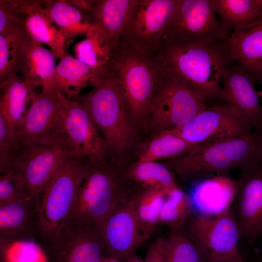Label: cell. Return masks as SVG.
Returning <instances> with one entry per match:
<instances>
[{
	"label": "cell",
	"mask_w": 262,
	"mask_h": 262,
	"mask_svg": "<svg viewBox=\"0 0 262 262\" xmlns=\"http://www.w3.org/2000/svg\"><path fill=\"white\" fill-rule=\"evenodd\" d=\"M222 43L207 45L162 39L156 54L163 73L174 76L207 104L221 101V82L231 63Z\"/></svg>",
	"instance_id": "cell-1"
},
{
	"label": "cell",
	"mask_w": 262,
	"mask_h": 262,
	"mask_svg": "<svg viewBox=\"0 0 262 262\" xmlns=\"http://www.w3.org/2000/svg\"><path fill=\"white\" fill-rule=\"evenodd\" d=\"M90 86L89 92L72 99L86 108L112 151H128L137 133L116 72L110 65L93 71Z\"/></svg>",
	"instance_id": "cell-2"
},
{
	"label": "cell",
	"mask_w": 262,
	"mask_h": 262,
	"mask_svg": "<svg viewBox=\"0 0 262 262\" xmlns=\"http://www.w3.org/2000/svg\"><path fill=\"white\" fill-rule=\"evenodd\" d=\"M130 183L124 170L113 160L99 163L87 159L84 175L65 226L95 227L99 225L136 189L131 187Z\"/></svg>",
	"instance_id": "cell-3"
},
{
	"label": "cell",
	"mask_w": 262,
	"mask_h": 262,
	"mask_svg": "<svg viewBox=\"0 0 262 262\" xmlns=\"http://www.w3.org/2000/svg\"><path fill=\"white\" fill-rule=\"evenodd\" d=\"M262 162V131H252L238 137L199 147L163 163L183 180L201 176L228 175Z\"/></svg>",
	"instance_id": "cell-4"
},
{
	"label": "cell",
	"mask_w": 262,
	"mask_h": 262,
	"mask_svg": "<svg viewBox=\"0 0 262 262\" xmlns=\"http://www.w3.org/2000/svg\"><path fill=\"white\" fill-rule=\"evenodd\" d=\"M109 65L117 74L136 131L147 128L150 107L163 72L158 57L119 45Z\"/></svg>",
	"instance_id": "cell-5"
},
{
	"label": "cell",
	"mask_w": 262,
	"mask_h": 262,
	"mask_svg": "<svg viewBox=\"0 0 262 262\" xmlns=\"http://www.w3.org/2000/svg\"><path fill=\"white\" fill-rule=\"evenodd\" d=\"M87 159L69 156L39 197L38 239L44 246L52 244L65 226L84 175Z\"/></svg>",
	"instance_id": "cell-6"
},
{
	"label": "cell",
	"mask_w": 262,
	"mask_h": 262,
	"mask_svg": "<svg viewBox=\"0 0 262 262\" xmlns=\"http://www.w3.org/2000/svg\"><path fill=\"white\" fill-rule=\"evenodd\" d=\"M183 229L209 262L245 261L239 250L241 235L233 208L216 214L195 213Z\"/></svg>",
	"instance_id": "cell-7"
},
{
	"label": "cell",
	"mask_w": 262,
	"mask_h": 262,
	"mask_svg": "<svg viewBox=\"0 0 262 262\" xmlns=\"http://www.w3.org/2000/svg\"><path fill=\"white\" fill-rule=\"evenodd\" d=\"M208 107L177 77L163 72L150 107L147 128L155 132L181 127Z\"/></svg>",
	"instance_id": "cell-8"
},
{
	"label": "cell",
	"mask_w": 262,
	"mask_h": 262,
	"mask_svg": "<svg viewBox=\"0 0 262 262\" xmlns=\"http://www.w3.org/2000/svg\"><path fill=\"white\" fill-rule=\"evenodd\" d=\"M70 156L64 145L27 144L16 138L8 172L17 176L27 194L37 205L42 192Z\"/></svg>",
	"instance_id": "cell-9"
},
{
	"label": "cell",
	"mask_w": 262,
	"mask_h": 262,
	"mask_svg": "<svg viewBox=\"0 0 262 262\" xmlns=\"http://www.w3.org/2000/svg\"><path fill=\"white\" fill-rule=\"evenodd\" d=\"M179 0H137L119 44L156 55Z\"/></svg>",
	"instance_id": "cell-10"
},
{
	"label": "cell",
	"mask_w": 262,
	"mask_h": 262,
	"mask_svg": "<svg viewBox=\"0 0 262 262\" xmlns=\"http://www.w3.org/2000/svg\"><path fill=\"white\" fill-rule=\"evenodd\" d=\"M229 33L220 23L211 0H179L162 39L212 45L225 41Z\"/></svg>",
	"instance_id": "cell-11"
},
{
	"label": "cell",
	"mask_w": 262,
	"mask_h": 262,
	"mask_svg": "<svg viewBox=\"0 0 262 262\" xmlns=\"http://www.w3.org/2000/svg\"><path fill=\"white\" fill-rule=\"evenodd\" d=\"M64 96L53 89H42L36 93L23 123L15 131L16 139L27 144H62L67 147L63 116Z\"/></svg>",
	"instance_id": "cell-12"
},
{
	"label": "cell",
	"mask_w": 262,
	"mask_h": 262,
	"mask_svg": "<svg viewBox=\"0 0 262 262\" xmlns=\"http://www.w3.org/2000/svg\"><path fill=\"white\" fill-rule=\"evenodd\" d=\"M63 116L66 146L71 156L99 163L108 159L112 150L82 104L64 95Z\"/></svg>",
	"instance_id": "cell-13"
},
{
	"label": "cell",
	"mask_w": 262,
	"mask_h": 262,
	"mask_svg": "<svg viewBox=\"0 0 262 262\" xmlns=\"http://www.w3.org/2000/svg\"><path fill=\"white\" fill-rule=\"evenodd\" d=\"M171 131L188 143L201 147L252 131L225 103L208 106L186 124Z\"/></svg>",
	"instance_id": "cell-14"
},
{
	"label": "cell",
	"mask_w": 262,
	"mask_h": 262,
	"mask_svg": "<svg viewBox=\"0 0 262 262\" xmlns=\"http://www.w3.org/2000/svg\"><path fill=\"white\" fill-rule=\"evenodd\" d=\"M133 193L94 227L107 255L121 261L135 254L136 250L147 240L142 235L137 220Z\"/></svg>",
	"instance_id": "cell-15"
},
{
	"label": "cell",
	"mask_w": 262,
	"mask_h": 262,
	"mask_svg": "<svg viewBox=\"0 0 262 262\" xmlns=\"http://www.w3.org/2000/svg\"><path fill=\"white\" fill-rule=\"evenodd\" d=\"M234 208L241 238L255 247L262 227V162L240 170Z\"/></svg>",
	"instance_id": "cell-16"
},
{
	"label": "cell",
	"mask_w": 262,
	"mask_h": 262,
	"mask_svg": "<svg viewBox=\"0 0 262 262\" xmlns=\"http://www.w3.org/2000/svg\"><path fill=\"white\" fill-rule=\"evenodd\" d=\"M250 75L238 63L229 66L222 75L221 101L234 110L248 129L262 131V103Z\"/></svg>",
	"instance_id": "cell-17"
},
{
	"label": "cell",
	"mask_w": 262,
	"mask_h": 262,
	"mask_svg": "<svg viewBox=\"0 0 262 262\" xmlns=\"http://www.w3.org/2000/svg\"><path fill=\"white\" fill-rule=\"evenodd\" d=\"M44 248L48 262H100L105 251L94 227L85 225L65 226Z\"/></svg>",
	"instance_id": "cell-18"
},
{
	"label": "cell",
	"mask_w": 262,
	"mask_h": 262,
	"mask_svg": "<svg viewBox=\"0 0 262 262\" xmlns=\"http://www.w3.org/2000/svg\"><path fill=\"white\" fill-rule=\"evenodd\" d=\"M49 49L33 40L25 29L18 38L14 59V71L31 82L35 88L51 89L56 65Z\"/></svg>",
	"instance_id": "cell-19"
},
{
	"label": "cell",
	"mask_w": 262,
	"mask_h": 262,
	"mask_svg": "<svg viewBox=\"0 0 262 262\" xmlns=\"http://www.w3.org/2000/svg\"><path fill=\"white\" fill-rule=\"evenodd\" d=\"M222 44L231 63H238L254 82L262 84V19L247 28L232 32Z\"/></svg>",
	"instance_id": "cell-20"
},
{
	"label": "cell",
	"mask_w": 262,
	"mask_h": 262,
	"mask_svg": "<svg viewBox=\"0 0 262 262\" xmlns=\"http://www.w3.org/2000/svg\"><path fill=\"white\" fill-rule=\"evenodd\" d=\"M37 205L29 196L0 204V238L38 240Z\"/></svg>",
	"instance_id": "cell-21"
},
{
	"label": "cell",
	"mask_w": 262,
	"mask_h": 262,
	"mask_svg": "<svg viewBox=\"0 0 262 262\" xmlns=\"http://www.w3.org/2000/svg\"><path fill=\"white\" fill-rule=\"evenodd\" d=\"M137 0H96L89 15L95 27L115 50Z\"/></svg>",
	"instance_id": "cell-22"
},
{
	"label": "cell",
	"mask_w": 262,
	"mask_h": 262,
	"mask_svg": "<svg viewBox=\"0 0 262 262\" xmlns=\"http://www.w3.org/2000/svg\"><path fill=\"white\" fill-rule=\"evenodd\" d=\"M0 115L15 131L23 123L36 92L29 81L11 71L0 85Z\"/></svg>",
	"instance_id": "cell-23"
},
{
	"label": "cell",
	"mask_w": 262,
	"mask_h": 262,
	"mask_svg": "<svg viewBox=\"0 0 262 262\" xmlns=\"http://www.w3.org/2000/svg\"><path fill=\"white\" fill-rule=\"evenodd\" d=\"M236 187L228 175H213L197 183L190 196L198 213L216 214L230 208Z\"/></svg>",
	"instance_id": "cell-24"
},
{
	"label": "cell",
	"mask_w": 262,
	"mask_h": 262,
	"mask_svg": "<svg viewBox=\"0 0 262 262\" xmlns=\"http://www.w3.org/2000/svg\"><path fill=\"white\" fill-rule=\"evenodd\" d=\"M219 20L229 32L247 28L262 19V0H211Z\"/></svg>",
	"instance_id": "cell-25"
},
{
	"label": "cell",
	"mask_w": 262,
	"mask_h": 262,
	"mask_svg": "<svg viewBox=\"0 0 262 262\" xmlns=\"http://www.w3.org/2000/svg\"><path fill=\"white\" fill-rule=\"evenodd\" d=\"M92 73L87 66L67 52L55 67L50 89L72 99L90 86Z\"/></svg>",
	"instance_id": "cell-26"
},
{
	"label": "cell",
	"mask_w": 262,
	"mask_h": 262,
	"mask_svg": "<svg viewBox=\"0 0 262 262\" xmlns=\"http://www.w3.org/2000/svg\"><path fill=\"white\" fill-rule=\"evenodd\" d=\"M46 14L66 41L79 35L86 36L94 25L89 17L68 0H42Z\"/></svg>",
	"instance_id": "cell-27"
},
{
	"label": "cell",
	"mask_w": 262,
	"mask_h": 262,
	"mask_svg": "<svg viewBox=\"0 0 262 262\" xmlns=\"http://www.w3.org/2000/svg\"><path fill=\"white\" fill-rule=\"evenodd\" d=\"M24 27L31 39L49 48L56 60L61 59L67 52L66 48V41L46 14L42 0L27 14Z\"/></svg>",
	"instance_id": "cell-28"
},
{
	"label": "cell",
	"mask_w": 262,
	"mask_h": 262,
	"mask_svg": "<svg viewBox=\"0 0 262 262\" xmlns=\"http://www.w3.org/2000/svg\"><path fill=\"white\" fill-rule=\"evenodd\" d=\"M125 178L143 189L159 190L168 194L177 187L172 171L163 163L137 160L124 170Z\"/></svg>",
	"instance_id": "cell-29"
},
{
	"label": "cell",
	"mask_w": 262,
	"mask_h": 262,
	"mask_svg": "<svg viewBox=\"0 0 262 262\" xmlns=\"http://www.w3.org/2000/svg\"><path fill=\"white\" fill-rule=\"evenodd\" d=\"M199 147L188 143L173 131H160L142 147L137 160L165 161L189 153Z\"/></svg>",
	"instance_id": "cell-30"
},
{
	"label": "cell",
	"mask_w": 262,
	"mask_h": 262,
	"mask_svg": "<svg viewBox=\"0 0 262 262\" xmlns=\"http://www.w3.org/2000/svg\"><path fill=\"white\" fill-rule=\"evenodd\" d=\"M167 194L137 187L133 194L134 208L140 230L147 240L159 225L161 211Z\"/></svg>",
	"instance_id": "cell-31"
},
{
	"label": "cell",
	"mask_w": 262,
	"mask_h": 262,
	"mask_svg": "<svg viewBox=\"0 0 262 262\" xmlns=\"http://www.w3.org/2000/svg\"><path fill=\"white\" fill-rule=\"evenodd\" d=\"M75 57L96 71L108 66L114 50L98 30L93 26L85 38L74 48Z\"/></svg>",
	"instance_id": "cell-32"
},
{
	"label": "cell",
	"mask_w": 262,
	"mask_h": 262,
	"mask_svg": "<svg viewBox=\"0 0 262 262\" xmlns=\"http://www.w3.org/2000/svg\"><path fill=\"white\" fill-rule=\"evenodd\" d=\"M195 212L190 195L177 186L166 196L161 211L159 225L166 226L170 230L182 229Z\"/></svg>",
	"instance_id": "cell-33"
},
{
	"label": "cell",
	"mask_w": 262,
	"mask_h": 262,
	"mask_svg": "<svg viewBox=\"0 0 262 262\" xmlns=\"http://www.w3.org/2000/svg\"><path fill=\"white\" fill-rule=\"evenodd\" d=\"M164 262H209L183 228L170 230L164 237Z\"/></svg>",
	"instance_id": "cell-34"
},
{
	"label": "cell",
	"mask_w": 262,
	"mask_h": 262,
	"mask_svg": "<svg viewBox=\"0 0 262 262\" xmlns=\"http://www.w3.org/2000/svg\"><path fill=\"white\" fill-rule=\"evenodd\" d=\"M26 16L19 0H0V34L24 26Z\"/></svg>",
	"instance_id": "cell-35"
},
{
	"label": "cell",
	"mask_w": 262,
	"mask_h": 262,
	"mask_svg": "<svg viewBox=\"0 0 262 262\" xmlns=\"http://www.w3.org/2000/svg\"><path fill=\"white\" fill-rule=\"evenodd\" d=\"M16 144L15 131L0 115V173L8 171Z\"/></svg>",
	"instance_id": "cell-36"
},
{
	"label": "cell",
	"mask_w": 262,
	"mask_h": 262,
	"mask_svg": "<svg viewBox=\"0 0 262 262\" xmlns=\"http://www.w3.org/2000/svg\"><path fill=\"white\" fill-rule=\"evenodd\" d=\"M26 196H29L16 174L9 171L0 174V204Z\"/></svg>",
	"instance_id": "cell-37"
},
{
	"label": "cell",
	"mask_w": 262,
	"mask_h": 262,
	"mask_svg": "<svg viewBox=\"0 0 262 262\" xmlns=\"http://www.w3.org/2000/svg\"><path fill=\"white\" fill-rule=\"evenodd\" d=\"M164 237L158 238L149 246L144 262H164Z\"/></svg>",
	"instance_id": "cell-38"
},
{
	"label": "cell",
	"mask_w": 262,
	"mask_h": 262,
	"mask_svg": "<svg viewBox=\"0 0 262 262\" xmlns=\"http://www.w3.org/2000/svg\"><path fill=\"white\" fill-rule=\"evenodd\" d=\"M100 262H121V261L112 256H104Z\"/></svg>",
	"instance_id": "cell-39"
},
{
	"label": "cell",
	"mask_w": 262,
	"mask_h": 262,
	"mask_svg": "<svg viewBox=\"0 0 262 262\" xmlns=\"http://www.w3.org/2000/svg\"><path fill=\"white\" fill-rule=\"evenodd\" d=\"M124 262H144V261L134 254L127 259Z\"/></svg>",
	"instance_id": "cell-40"
},
{
	"label": "cell",
	"mask_w": 262,
	"mask_h": 262,
	"mask_svg": "<svg viewBox=\"0 0 262 262\" xmlns=\"http://www.w3.org/2000/svg\"><path fill=\"white\" fill-rule=\"evenodd\" d=\"M216 262H245V261H239L233 260H226L220 261Z\"/></svg>",
	"instance_id": "cell-41"
},
{
	"label": "cell",
	"mask_w": 262,
	"mask_h": 262,
	"mask_svg": "<svg viewBox=\"0 0 262 262\" xmlns=\"http://www.w3.org/2000/svg\"><path fill=\"white\" fill-rule=\"evenodd\" d=\"M258 94H259V97L260 98V99L261 100V102L262 103V90L260 91H258Z\"/></svg>",
	"instance_id": "cell-42"
},
{
	"label": "cell",
	"mask_w": 262,
	"mask_h": 262,
	"mask_svg": "<svg viewBox=\"0 0 262 262\" xmlns=\"http://www.w3.org/2000/svg\"><path fill=\"white\" fill-rule=\"evenodd\" d=\"M260 236H261V237L262 238V227L261 232H260Z\"/></svg>",
	"instance_id": "cell-43"
}]
</instances>
